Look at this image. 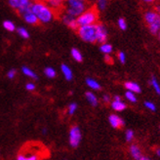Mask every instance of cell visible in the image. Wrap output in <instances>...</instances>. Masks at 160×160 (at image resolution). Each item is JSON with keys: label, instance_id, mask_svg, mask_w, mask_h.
<instances>
[{"label": "cell", "instance_id": "obj_12", "mask_svg": "<svg viewBox=\"0 0 160 160\" xmlns=\"http://www.w3.org/2000/svg\"><path fill=\"white\" fill-rule=\"evenodd\" d=\"M124 86H125V88L127 89V91L132 92V93H134V94H139V93L142 92V89H141L140 85L137 84V83H135V82L127 81V82H125Z\"/></svg>", "mask_w": 160, "mask_h": 160}, {"label": "cell", "instance_id": "obj_28", "mask_svg": "<svg viewBox=\"0 0 160 160\" xmlns=\"http://www.w3.org/2000/svg\"><path fill=\"white\" fill-rule=\"evenodd\" d=\"M118 27L121 30H125L127 28V23H126V21L124 20V18H119L118 19Z\"/></svg>", "mask_w": 160, "mask_h": 160}, {"label": "cell", "instance_id": "obj_35", "mask_svg": "<svg viewBox=\"0 0 160 160\" xmlns=\"http://www.w3.org/2000/svg\"><path fill=\"white\" fill-rule=\"evenodd\" d=\"M26 89L28 90V91H33L35 89V85L33 83H28L26 85Z\"/></svg>", "mask_w": 160, "mask_h": 160}, {"label": "cell", "instance_id": "obj_41", "mask_svg": "<svg viewBox=\"0 0 160 160\" xmlns=\"http://www.w3.org/2000/svg\"><path fill=\"white\" fill-rule=\"evenodd\" d=\"M42 133H43V134H46V133H47V130L45 129V128H44V129L42 130Z\"/></svg>", "mask_w": 160, "mask_h": 160}, {"label": "cell", "instance_id": "obj_27", "mask_svg": "<svg viewBox=\"0 0 160 160\" xmlns=\"http://www.w3.org/2000/svg\"><path fill=\"white\" fill-rule=\"evenodd\" d=\"M8 3H9L10 7H12L13 9L18 10L20 8V5H21V0H10Z\"/></svg>", "mask_w": 160, "mask_h": 160}, {"label": "cell", "instance_id": "obj_32", "mask_svg": "<svg viewBox=\"0 0 160 160\" xmlns=\"http://www.w3.org/2000/svg\"><path fill=\"white\" fill-rule=\"evenodd\" d=\"M118 59H119V62L124 65L126 62V56H125V53L124 52H119L118 53Z\"/></svg>", "mask_w": 160, "mask_h": 160}, {"label": "cell", "instance_id": "obj_6", "mask_svg": "<svg viewBox=\"0 0 160 160\" xmlns=\"http://www.w3.org/2000/svg\"><path fill=\"white\" fill-rule=\"evenodd\" d=\"M82 139L81 131L78 126H72L69 130V145L72 148H77Z\"/></svg>", "mask_w": 160, "mask_h": 160}, {"label": "cell", "instance_id": "obj_19", "mask_svg": "<svg viewBox=\"0 0 160 160\" xmlns=\"http://www.w3.org/2000/svg\"><path fill=\"white\" fill-rule=\"evenodd\" d=\"M71 56H72V58L78 62H81L83 61V56L82 54L80 53V51L78 49H76V48H73V49H71Z\"/></svg>", "mask_w": 160, "mask_h": 160}, {"label": "cell", "instance_id": "obj_1", "mask_svg": "<svg viewBox=\"0 0 160 160\" xmlns=\"http://www.w3.org/2000/svg\"><path fill=\"white\" fill-rule=\"evenodd\" d=\"M32 12L41 22H49L54 19V10L43 2H35L31 5Z\"/></svg>", "mask_w": 160, "mask_h": 160}, {"label": "cell", "instance_id": "obj_18", "mask_svg": "<svg viewBox=\"0 0 160 160\" xmlns=\"http://www.w3.org/2000/svg\"><path fill=\"white\" fill-rule=\"evenodd\" d=\"M86 84L89 86L91 89H94V90H100L101 89V85L98 83V81H96L95 79L87 78L86 79Z\"/></svg>", "mask_w": 160, "mask_h": 160}, {"label": "cell", "instance_id": "obj_9", "mask_svg": "<svg viewBox=\"0 0 160 160\" xmlns=\"http://www.w3.org/2000/svg\"><path fill=\"white\" fill-rule=\"evenodd\" d=\"M62 22L65 23L66 26H68L69 28L73 29V30H77L78 29V25H77V22H76V18L72 17L68 14L63 15L62 17Z\"/></svg>", "mask_w": 160, "mask_h": 160}, {"label": "cell", "instance_id": "obj_36", "mask_svg": "<svg viewBox=\"0 0 160 160\" xmlns=\"http://www.w3.org/2000/svg\"><path fill=\"white\" fill-rule=\"evenodd\" d=\"M102 101L105 102H110V97L108 95H103V97H102Z\"/></svg>", "mask_w": 160, "mask_h": 160}, {"label": "cell", "instance_id": "obj_30", "mask_svg": "<svg viewBox=\"0 0 160 160\" xmlns=\"http://www.w3.org/2000/svg\"><path fill=\"white\" fill-rule=\"evenodd\" d=\"M76 109H77V105H76L75 102H72V103H70V105H69L68 109V112L69 115H72L76 111Z\"/></svg>", "mask_w": 160, "mask_h": 160}, {"label": "cell", "instance_id": "obj_17", "mask_svg": "<svg viewBox=\"0 0 160 160\" xmlns=\"http://www.w3.org/2000/svg\"><path fill=\"white\" fill-rule=\"evenodd\" d=\"M85 97L87 99V101L90 102V105H92L93 107H96V106H98V98L96 97V95L92 92H86L85 93Z\"/></svg>", "mask_w": 160, "mask_h": 160}, {"label": "cell", "instance_id": "obj_21", "mask_svg": "<svg viewBox=\"0 0 160 160\" xmlns=\"http://www.w3.org/2000/svg\"><path fill=\"white\" fill-rule=\"evenodd\" d=\"M149 84H150L151 86H152V88L154 89L155 93H156L157 95H160V85H159V83H158V81H157V79H156L155 76H152V77H151L150 81H149Z\"/></svg>", "mask_w": 160, "mask_h": 160}, {"label": "cell", "instance_id": "obj_25", "mask_svg": "<svg viewBox=\"0 0 160 160\" xmlns=\"http://www.w3.org/2000/svg\"><path fill=\"white\" fill-rule=\"evenodd\" d=\"M17 32H18L22 38H25V39L29 38V33H28V31L25 28H17Z\"/></svg>", "mask_w": 160, "mask_h": 160}, {"label": "cell", "instance_id": "obj_22", "mask_svg": "<svg viewBox=\"0 0 160 160\" xmlns=\"http://www.w3.org/2000/svg\"><path fill=\"white\" fill-rule=\"evenodd\" d=\"M100 50L102 53L106 54V55H108L112 52V46L108 43H105V44H102L101 47H100Z\"/></svg>", "mask_w": 160, "mask_h": 160}, {"label": "cell", "instance_id": "obj_5", "mask_svg": "<svg viewBox=\"0 0 160 160\" xmlns=\"http://www.w3.org/2000/svg\"><path fill=\"white\" fill-rule=\"evenodd\" d=\"M68 4V8L67 9V14L72 16L74 18H78L80 15L87 10L85 2L80 1V0H69Z\"/></svg>", "mask_w": 160, "mask_h": 160}, {"label": "cell", "instance_id": "obj_16", "mask_svg": "<svg viewBox=\"0 0 160 160\" xmlns=\"http://www.w3.org/2000/svg\"><path fill=\"white\" fill-rule=\"evenodd\" d=\"M61 69L62 71L63 75H65L66 79L68 80V81H70V80L72 79V77H73V74H72V71H71V69L67 65H65V63H62V65Z\"/></svg>", "mask_w": 160, "mask_h": 160}, {"label": "cell", "instance_id": "obj_3", "mask_svg": "<svg viewBox=\"0 0 160 160\" xmlns=\"http://www.w3.org/2000/svg\"><path fill=\"white\" fill-rule=\"evenodd\" d=\"M77 33L79 37L85 42H89V43L97 42V23L78 28Z\"/></svg>", "mask_w": 160, "mask_h": 160}, {"label": "cell", "instance_id": "obj_37", "mask_svg": "<svg viewBox=\"0 0 160 160\" xmlns=\"http://www.w3.org/2000/svg\"><path fill=\"white\" fill-rule=\"evenodd\" d=\"M155 13L160 15V5H156L155 6Z\"/></svg>", "mask_w": 160, "mask_h": 160}, {"label": "cell", "instance_id": "obj_8", "mask_svg": "<svg viewBox=\"0 0 160 160\" xmlns=\"http://www.w3.org/2000/svg\"><path fill=\"white\" fill-rule=\"evenodd\" d=\"M108 40V31L105 26L102 23H97V42L105 44Z\"/></svg>", "mask_w": 160, "mask_h": 160}, {"label": "cell", "instance_id": "obj_2", "mask_svg": "<svg viewBox=\"0 0 160 160\" xmlns=\"http://www.w3.org/2000/svg\"><path fill=\"white\" fill-rule=\"evenodd\" d=\"M99 18L98 11L96 7H92L90 9H87L83 14H81L78 18H76V22L78 27H85V26H91L95 25Z\"/></svg>", "mask_w": 160, "mask_h": 160}, {"label": "cell", "instance_id": "obj_39", "mask_svg": "<svg viewBox=\"0 0 160 160\" xmlns=\"http://www.w3.org/2000/svg\"><path fill=\"white\" fill-rule=\"evenodd\" d=\"M156 154L157 156H160V148H156Z\"/></svg>", "mask_w": 160, "mask_h": 160}, {"label": "cell", "instance_id": "obj_34", "mask_svg": "<svg viewBox=\"0 0 160 160\" xmlns=\"http://www.w3.org/2000/svg\"><path fill=\"white\" fill-rule=\"evenodd\" d=\"M16 73H17V70H16L15 68H11L9 71H8L7 77L9 78V79H13V78L16 76Z\"/></svg>", "mask_w": 160, "mask_h": 160}, {"label": "cell", "instance_id": "obj_15", "mask_svg": "<svg viewBox=\"0 0 160 160\" xmlns=\"http://www.w3.org/2000/svg\"><path fill=\"white\" fill-rule=\"evenodd\" d=\"M111 108L116 111H123L124 109H126L127 105L122 101H113L111 102Z\"/></svg>", "mask_w": 160, "mask_h": 160}, {"label": "cell", "instance_id": "obj_4", "mask_svg": "<svg viewBox=\"0 0 160 160\" xmlns=\"http://www.w3.org/2000/svg\"><path fill=\"white\" fill-rule=\"evenodd\" d=\"M143 18L148 23L150 32L152 34H158L160 31V15L154 11H147L143 15Z\"/></svg>", "mask_w": 160, "mask_h": 160}, {"label": "cell", "instance_id": "obj_26", "mask_svg": "<svg viewBox=\"0 0 160 160\" xmlns=\"http://www.w3.org/2000/svg\"><path fill=\"white\" fill-rule=\"evenodd\" d=\"M125 97H126V99L128 101L131 102H137V97H136V95L134 93H132V92L127 91L125 93Z\"/></svg>", "mask_w": 160, "mask_h": 160}, {"label": "cell", "instance_id": "obj_42", "mask_svg": "<svg viewBox=\"0 0 160 160\" xmlns=\"http://www.w3.org/2000/svg\"><path fill=\"white\" fill-rule=\"evenodd\" d=\"M158 36H159V39H160V31H159V32H158Z\"/></svg>", "mask_w": 160, "mask_h": 160}, {"label": "cell", "instance_id": "obj_31", "mask_svg": "<svg viewBox=\"0 0 160 160\" xmlns=\"http://www.w3.org/2000/svg\"><path fill=\"white\" fill-rule=\"evenodd\" d=\"M145 107H146L148 109L151 110V111H155V110H156V107H155L154 103H153V102H148V101L145 102Z\"/></svg>", "mask_w": 160, "mask_h": 160}, {"label": "cell", "instance_id": "obj_14", "mask_svg": "<svg viewBox=\"0 0 160 160\" xmlns=\"http://www.w3.org/2000/svg\"><path fill=\"white\" fill-rule=\"evenodd\" d=\"M22 17H23V19H25V21L28 23H29V25H37V23L39 22L37 17L32 12H28V13L23 15Z\"/></svg>", "mask_w": 160, "mask_h": 160}, {"label": "cell", "instance_id": "obj_13", "mask_svg": "<svg viewBox=\"0 0 160 160\" xmlns=\"http://www.w3.org/2000/svg\"><path fill=\"white\" fill-rule=\"evenodd\" d=\"M130 154L135 160H141V158L142 157V150L137 145H132L130 147Z\"/></svg>", "mask_w": 160, "mask_h": 160}, {"label": "cell", "instance_id": "obj_40", "mask_svg": "<svg viewBox=\"0 0 160 160\" xmlns=\"http://www.w3.org/2000/svg\"><path fill=\"white\" fill-rule=\"evenodd\" d=\"M141 160H150V159L148 158V157H146V156H142V157L141 158Z\"/></svg>", "mask_w": 160, "mask_h": 160}, {"label": "cell", "instance_id": "obj_38", "mask_svg": "<svg viewBox=\"0 0 160 160\" xmlns=\"http://www.w3.org/2000/svg\"><path fill=\"white\" fill-rule=\"evenodd\" d=\"M114 101H121V98H120L119 96H115V97H114Z\"/></svg>", "mask_w": 160, "mask_h": 160}, {"label": "cell", "instance_id": "obj_7", "mask_svg": "<svg viewBox=\"0 0 160 160\" xmlns=\"http://www.w3.org/2000/svg\"><path fill=\"white\" fill-rule=\"evenodd\" d=\"M22 149H25L26 151L28 152H20L17 156V160H41L42 156L40 154H37L35 152H31V149H27L26 148H23Z\"/></svg>", "mask_w": 160, "mask_h": 160}, {"label": "cell", "instance_id": "obj_24", "mask_svg": "<svg viewBox=\"0 0 160 160\" xmlns=\"http://www.w3.org/2000/svg\"><path fill=\"white\" fill-rule=\"evenodd\" d=\"M44 73L47 77H49V78H54L56 76V70L53 68H50V67H48L44 69Z\"/></svg>", "mask_w": 160, "mask_h": 160}, {"label": "cell", "instance_id": "obj_33", "mask_svg": "<svg viewBox=\"0 0 160 160\" xmlns=\"http://www.w3.org/2000/svg\"><path fill=\"white\" fill-rule=\"evenodd\" d=\"M107 5H108V2L107 1H103V0H100L98 2V7L101 11H103L107 8Z\"/></svg>", "mask_w": 160, "mask_h": 160}, {"label": "cell", "instance_id": "obj_29", "mask_svg": "<svg viewBox=\"0 0 160 160\" xmlns=\"http://www.w3.org/2000/svg\"><path fill=\"white\" fill-rule=\"evenodd\" d=\"M134 131L133 130H127L126 133H125V138H126V141L127 142H132V140L134 139Z\"/></svg>", "mask_w": 160, "mask_h": 160}, {"label": "cell", "instance_id": "obj_10", "mask_svg": "<svg viewBox=\"0 0 160 160\" xmlns=\"http://www.w3.org/2000/svg\"><path fill=\"white\" fill-rule=\"evenodd\" d=\"M108 121H109V124L111 125V127L114 128V129H118V128L123 127L125 125L124 120L122 118H120L116 114H110L108 117Z\"/></svg>", "mask_w": 160, "mask_h": 160}, {"label": "cell", "instance_id": "obj_11", "mask_svg": "<svg viewBox=\"0 0 160 160\" xmlns=\"http://www.w3.org/2000/svg\"><path fill=\"white\" fill-rule=\"evenodd\" d=\"M31 2L28 0H21V5L18 9V12L20 13L21 16H23L25 14L31 12Z\"/></svg>", "mask_w": 160, "mask_h": 160}, {"label": "cell", "instance_id": "obj_23", "mask_svg": "<svg viewBox=\"0 0 160 160\" xmlns=\"http://www.w3.org/2000/svg\"><path fill=\"white\" fill-rule=\"evenodd\" d=\"M3 27L8 31H14L16 29V27L14 25V22H11V21H4L3 22Z\"/></svg>", "mask_w": 160, "mask_h": 160}, {"label": "cell", "instance_id": "obj_20", "mask_svg": "<svg viewBox=\"0 0 160 160\" xmlns=\"http://www.w3.org/2000/svg\"><path fill=\"white\" fill-rule=\"evenodd\" d=\"M22 71L23 73H25L27 76H28V77H30V78H32V79H34V80H36V79H38V77H37V75H36V73L34 72L33 70H31L30 68H27V67H22Z\"/></svg>", "mask_w": 160, "mask_h": 160}]
</instances>
